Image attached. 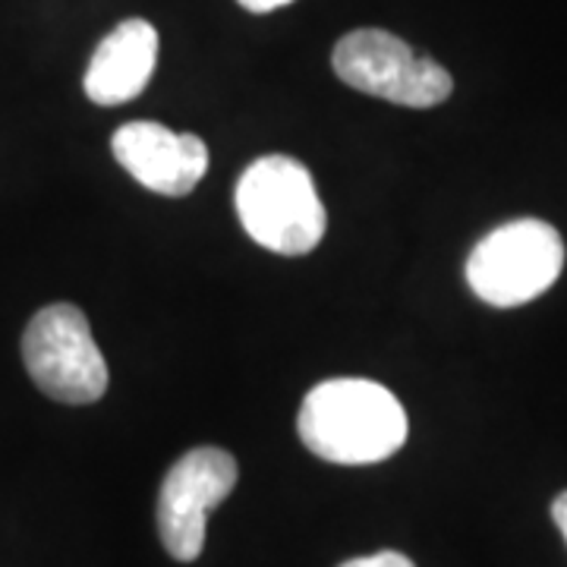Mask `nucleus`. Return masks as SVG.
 I'll return each mask as SVG.
<instances>
[{"mask_svg":"<svg viewBox=\"0 0 567 567\" xmlns=\"http://www.w3.org/2000/svg\"><path fill=\"white\" fill-rule=\"evenodd\" d=\"M287 3H293V0H240V7H246L249 13H271V10L287 7Z\"/></svg>","mask_w":567,"mask_h":567,"instance_id":"11","label":"nucleus"},{"mask_svg":"<svg viewBox=\"0 0 567 567\" xmlns=\"http://www.w3.org/2000/svg\"><path fill=\"white\" fill-rule=\"evenodd\" d=\"M240 480V466L224 447H193L167 470L158 495V533L177 561H196L205 546L208 511L221 505Z\"/></svg>","mask_w":567,"mask_h":567,"instance_id":"6","label":"nucleus"},{"mask_svg":"<svg viewBox=\"0 0 567 567\" xmlns=\"http://www.w3.org/2000/svg\"><path fill=\"white\" fill-rule=\"evenodd\" d=\"M297 432L328 464L365 466L388 461L406 442V410L379 382L331 379L306 394Z\"/></svg>","mask_w":567,"mask_h":567,"instance_id":"1","label":"nucleus"},{"mask_svg":"<svg viewBox=\"0 0 567 567\" xmlns=\"http://www.w3.org/2000/svg\"><path fill=\"white\" fill-rule=\"evenodd\" d=\"M111 152L133 181L158 196H189L208 171L205 142L164 123H123L111 136Z\"/></svg>","mask_w":567,"mask_h":567,"instance_id":"7","label":"nucleus"},{"mask_svg":"<svg viewBox=\"0 0 567 567\" xmlns=\"http://www.w3.org/2000/svg\"><path fill=\"white\" fill-rule=\"evenodd\" d=\"M334 73L350 89L401 107H435L451 99L454 80L442 63L382 29H357L334 44Z\"/></svg>","mask_w":567,"mask_h":567,"instance_id":"4","label":"nucleus"},{"mask_svg":"<svg viewBox=\"0 0 567 567\" xmlns=\"http://www.w3.org/2000/svg\"><path fill=\"white\" fill-rule=\"evenodd\" d=\"M565 268V244L539 218L502 224L466 259V281L488 306L511 309L543 297Z\"/></svg>","mask_w":567,"mask_h":567,"instance_id":"3","label":"nucleus"},{"mask_svg":"<svg viewBox=\"0 0 567 567\" xmlns=\"http://www.w3.org/2000/svg\"><path fill=\"white\" fill-rule=\"evenodd\" d=\"M551 520H555V527L561 529V536H565L567 543V492H561V495L551 502Z\"/></svg>","mask_w":567,"mask_h":567,"instance_id":"10","label":"nucleus"},{"mask_svg":"<svg viewBox=\"0 0 567 567\" xmlns=\"http://www.w3.org/2000/svg\"><path fill=\"white\" fill-rule=\"evenodd\" d=\"M22 360L32 382L61 404H95L107 391V363L76 306L35 312L22 334Z\"/></svg>","mask_w":567,"mask_h":567,"instance_id":"5","label":"nucleus"},{"mask_svg":"<svg viewBox=\"0 0 567 567\" xmlns=\"http://www.w3.org/2000/svg\"><path fill=\"white\" fill-rule=\"evenodd\" d=\"M158 63V32L145 20H123L95 48L85 70V95L102 107L140 99Z\"/></svg>","mask_w":567,"mask_h":567,"instance_id":"8","label":"nucleus"},{"mask_svg":"<svg viewBox=\"0 0 567 567\" xmlns=\"http://www.w3.org/2000/svg\"><path fill=\"white\" fill-rule=\"evenodd\" d=\"M237 215L246 234L278 256H306L324 237V205L312 174L297 158L265 155L237 181Z\"/></svg>","mask_w":567,"mask_h":567,"instance_id":"2","label":"nucleus"},{"mask_svg":"<svg viewBox=\"0 0 567 567\" xmlns=\"http://www.w3.org/2000/svg\"><path fill=\"white\" fill-rule=\"evenodd\" d=\"M341 567H416L401 551H375V555H363V558H350Z\"/></svg>","mask_w":567,"mask_h":567,"instance_id":"9","label":"nucleus"}]
</instances>
